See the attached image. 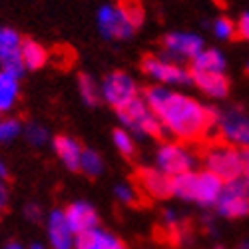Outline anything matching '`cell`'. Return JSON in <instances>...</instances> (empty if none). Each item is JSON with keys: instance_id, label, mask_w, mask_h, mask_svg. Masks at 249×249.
Here are the masks:
<instances>
[{"instance_id": "cell-16", "label": "cell", "mask_w": 249, "mask_h": 249, "mask_svg": "<svg viewBox=\"0 0 249 249\" xmlns=\"http://www.w3.org/2000/svg\"><path fill=\"white\" fill-rule=\"evenodd\" d=\"M74 249H126V245L116 235H112L110 231L96 227V230H92L84 235H78Z\"/></svg>"}, {"instance_id": "cell-3", "label": "cell", "mask_w": 249, "mask_h": 249, "mask_svg": "<svg viewBox=\"0 0 249 249\" xmlns=\"http://www.w3.org/2000/svg\"><path fill=\"white\" fill-rule=\"evenodd\" d=\"M203 163L207 172L219 178L223 183L241 178V170H243L241 150L235 146H230L225 142H217L207 146L203 152Z\"/></svg>"}, {"instance_id": "cell-31", "label": "cell", "mask_w": 249, "mask_h": 249, "mask_svg": "<svg viewBox=\"0 0 249 249\" xmlns=\"http://www.w3.org/2000/svg\"><path fill=\"white\" fill-rule=\"evenodd\" d=\"M24 215L28 221H38L42 217V210H40V205H36V203H28L24 207Z\"/></svg>"}, {"instance_id": "cell-24", "label": "cell", "mask_w": 249, "mask_h": 249, "mask_svg": "<svg viewBox=\"0 0 249 249\" xmlns=\"http://www.w3.org/2000/svg\"><path fill=\"white\" fill-rule=\"evenodd\" d=\"M80 172H84L90 178H98L104 172V160L98 152L84 148L82 150V158H80Z\"/></svg>"}, {"instance_id": "cell-23", "label": "cell", "mask_w": 249, "mask_h": 249, "mask_svg": "<svg viewBox=\"0 0 249 249\" xmlns=\"http://www.w3.org/2000/svg\"><path fill=\"white\" fill-rule=\"evenodd\" d=\"M120 8V12L124 14V18L130 22V26L136 30L143 24V18H146V12H143L142 0H120L116 4Z\"/></svg>"}, {"instance_id": "cell-14", "label": "cell", "mask_w": 249, "mask_h": 249, "mask_svg": "<svg viewBox=\"0 0 249 249\" xmlns=\"http://www.w3.org/2000/svg\"><path fill=\"white\" fill-rule=\"evenodd\" d=\"M46 231H48V241H50L52 249H74L76 235L72 233L70 225L66 221V215L62 210H54L52 213H48Z\"/></svg>"}, {"instance_id": "cell-17", "label": "cell", "mask_w": 249, "mask_h": 249, "mask_svg": "<svg viewBox=\"0 0 249 249\" xmlns=\"http://www.w3.org/2000/svg\"><path fill=\"white\" fill-rule=\"evenodd\" d=\"M52 146H54V152L60 158V161L64 163L68 170H72V172L80 170V158H82V150H84V148H82L74 138H70V136H56L52 140Z\"/></svg>"}, {"instance_id": "cell-21", "label": "cell", "mask_w": 249, "mask_h": 249, "mask_svg": "<svg viewBox=\"0 0 249 249\" xmlns=\"http://www.w3.org/2000/svg\"><path fill=\"white\" fill-rule=\"evenodd\" d=\"M20 44L22 38L12 28H0V64L8 58H14L20 54Z\"/></svg>"}, {"instance_id": "cell-19", "label": "cell", "mask_w": 249, "mask_h": 249, "mask_svg": "<svg viewBox=\"0 0 249 249\" xmlns=\"http://www.w3.org/2000/svg\"><path fill=\"white\" fill-rule=\"evenodd\" d=\"M20 58H22V64L26 70H38L46 64L48 50L40 42H36V40H22V44H20Z\"/></svg>"}, {"instance_id": "cell-10", "label": "cell", "mask_w": 249, "mask_h": 249, "mask_svg": "<svg viewBox=\"0 0 249 249\" xmlns=\"http://www.w3.org/2000/svg\"><path fill=\"white\" fill-rule=\"evenodd\" d=\"M203 40L194 32H172L163 38L161 58L179 64L181 60H194L203 50Z\"/></svg>"}, {"instance_id": "cell-28", "label": "cell", "mask_w": 249, "mask_h": 249, "mask_svg": "<svg viewBox=\"0 0 249 249\" xmlns=\"http://www.w3.org/2000/svg\"><path fill=\"white\" fill-rule=\"evenodd\" d=\"M212 30H213L215 38H219V40H231L235 36V24L231 22L230 18H223V16L215 20Z\"/></svg>"}, {"instance_id": "cell-37", "label": "cell", "mask_w": 249, "mask_h": 249, "mask_svg": "<svg viewBox=\"0 0 249 249\" xmlns=\"http://www.w3.org/2000/svg\"><path fill=\"white\" fill-rule=\"evenodd\" d=\"M239 249H249V241H245V243H241V247Z\"/></svg>"}, {"instance_id": "cell-12", "label": "cell", "mask_w": 249, "mask_h": 249, "mask_svg": "<svg viewBox=\"0 0 249 249\" xmlns=\"http://www.w3.org/2000/svg\"><path fill=\"white\" fill-rule=\"evenodd\" d=\"M66 221L70 225L72 233L78 235H84L92 230H96L100 219H98V212L94 210V205H90L88 201H74L68 205V210L64 212Z\"/></svg>"}, {"instance_id": "cell-8", "label": "cell", "mask_w": 249, "mask_h": 249, "mask_svg": "<svg viewBox=\"0 0 249 249\" xmlns=\"http://www.w3.org/2000/svg\"><path fill=\"white\" fill-rule=\"evenodd\" d=\"M194 165H196V156L183 143L178 142L161 143L156 152V168L170 178L194 172Z\"/></svg>"}, {"instance_id": "cell-4", "label": "cell", "mask_w": 249, "mask_h": 249, "mask_svg": "<svg viewBox=\"0 0 249 249\" xmlns=\"http://www.w3.org/2000/svg\"><path fill=\"white\" fill-rule=\"evenodd\" d=\"M118 112V118L122 122L124 130H128L132 136H150V138H161L163 136V126L160 124V120L156 118V114L150 110V106L143 98H136L134 102H130L128 106H124Z\"/></svg>"}, {"instance_id": "cell-39", "label": "cell", "mask_w": 249, "mask_h": 249, "mask_svg": "<svg viewBox=\"0 0 249 249\" xmlns=\"http://www.w3.org/2000/svg\"><path fill=\"white\" fill-rule=\"evenodd\" d=\"M215 249H221V247H215Z\"/></svg>"}, {"instance_id": "cell-34", "label": "cell", "mask_w": 249, "mask_h": 249, "mask_svg": "<svg viewBox=\"0 0 249 249\" xmlns=\"http://www.w3.org/2000/svg\"><path fill=\"white\" fill-rule=\"evenodd\" d=\"M6 176H8V170H6V165H4V161L0 160V179H6Z\"/></svg>"}, {"instance_id": "cell-1", "label": "cell", "mask_w": 249, "mask_h": 249, "mask_svg": "<svg viewBox=\"0 0 249 249\" xmlns=\"http://www.w3.org/2000/svg\"><path fill=\"white\" fill-rule=\"evenodd\" d=\"M143 102L156 114L165 132L183 142L203 138L215 128L217 110H212L190 96L178 94L165 86H152L143 94Z\"/></svg>"}, {"instance_id": "cell-32", "label": "cell", "mask_w": 249, "mask_h": 249, "mask_svg": "<svg viewBox=\"0 0 249 249\" xmlns=\"http://www.w3.org/2000/svg\"><path fill=\"white\" fill-rule=\"evenodd\" d=\"M241 161H243V170H241V178L249 183V150L241 152Z\"/></svg>"}, {"instance_id": "cell-7", "label": "cell", "mask_w": 249, "mask_h": 249, "mask_svg": "<svg viewBox=\"0 0 249 249\" xmlns=\"http://www.w3.org/2000/svg\"><path fill=\"white\" fill-rule=\"evenodd\" d=\"M142 72L160 86H188L192 84V74L181 64L170 62L161 56H146L142 60Z\"/></svg>"}, {"instance_id": "cell-11", "label": "cell", "mask_w": 249, "mask_h": 249, "mask_svg": "<svg viewBox=\"0 0 249 249\" xmlns=\"http://www.w3.org/2000/svg\"><path fill=\"white\" fill-rule=\"evenodd\" d=\"M98 30L108 40H126L136 32L128 20L124 18L120 8L112 4H106L98 10Z\"/></svg>"}, {"instance_id": "cell-9", "label": "cell", "mask_w": 249, "mask_h": 249, "mask_svg": "<svg viewBox=\"0 0 249 249\" xmlns=\"http://www.w3.org/2000/svg\"><path fill=\"white\" fill-rule=\"evenodd\" d=\"M100 96L116 110L128 106L130 102L140 98L136 80L126 72H112L104 78L102 86H100Z\"/></svg>"}, {"instance_id": "cell-2", "label": "cell", "mask_w": 249, "mask_h": 249, "mask_svg": "<svg viewBox=\"0 0 249 249\" xmlns=\"http://www.w3.org/2000/svg\"><path fill=\"white\" fill-rule=\"evenodd\" d=\"M223 181L210 172H188L172 178V196L203 207L215 205Z\"/></svg>"}, {"instance_id": "cell-36", "label": "cell", "mask_w": 249, "mask_h": 249, "mask_svg": "<svg viewBox=\"0 0 249 249\" xmlns=\"http://www.w3.org/2000/svg\"><path fill=\"white\" fill-rule=\"evenodd\" d=\"M26 249H46L44 245H40V243H32L30 247H26Z\"/></svg>"}, {"instance_id": "cell-25", "label": "cell", "mask_w": 249, "mask_h": 249, "mask_svg": "<svg viewBox=\"0 0 249 249\" xmlns=\"http://www.w3.org/2000/svg\"><path fill=\"white\" fill-rule=\"evenodd\" d=\"M114 146L116 150L122 154V156H126V158H132L136 154V142H134V136L128 132V130H124V128H118L114 130Z\"/></svg>"}, {"instance_id": "cell-27", "label": "cell", "mask_w": 249, "mask_h": 249, "mask_svg": "<svg viewBox=\"0 0 249 249\" xmlns=\"http://www.w3.org/2000/svg\"><path fill=\"white\" fill-rule=\"evenodd\" d=\"M20 132H22V126H20L18 120H14V118H0V143L18 138Z\"/></svg>"}, {"instance_id": "cell-13", "label": "cell", "mask_w": 249, "mask_h": 249, "mask_svg": "<svg viewBox=\"0 0 249 249\" xmlns=\"http://www.w3.org/2000/svg\"><path fill=\"white\" fill-rule=\"evenodd\" d=\"M140 188L154 199H163L172 196V178L158 168H140L136 174Z\"/></svg>"}, {"instance_id": "cell-35", "label": "cell", "mask_w": 249, "mask_h": 249, "mask_svg": "<svg viewBox=\"0 0 249 249\" xmlns=\"http://www.w3.org/2000/svg\"><path fill=\"white\" fill-rule=\"evenodd\" d=\"M4 249H26V247H22L20 243H14V241H12V243H8V245H6Z\"/></svg>"}, {"instance_id": "cell-18", "label": "cell", "mask_w": 249, "mask_h": 249, "mask_svg": "<svg viewBox=\"0 0 249 249\" xmlns=\"http://www.w3.org/2000/svg\"><path fill=\"white\" fill-rule=\"evenodd\" d=\"M227 62L223 54L217 48H203L194 60H192V72H212V74H223Z\"/></svg>"}, {"instance_id": "cell-29", "label": "cell", "mask_w": 249, "mask_h": 249, "mask_svg": "<svg viewBox=\"0 0 249 249\" xmlns=\"http://www.w3.org/2000/svg\"><path fill=\"white\" fill-rule=\"evenodd\" d=\"M114 196L118 201L126 203V205H136L138 203V192L128 183H118L114 188Z\"/></svg>"}, {"instance_id": "cell-20", "label": "cell", "mask_w": 249, "mask_h": 249, "mask_svg": "<svg viewBox=\"0 0 249 249\" xmlns=\"http://www.w3.org/2000/svg\"><path fill=\"white\" fill-rule=\"evenodd\" d=\"M20 94V86H18V78L0 72V114L8 112Z\"/></svg>"}, {"instance_id": "cell-38", "label": "cell", "mask_w": 249, "mask_h": 249, "mask_svg": "<svg viewBox=\"0 0 249 249\" xmlns=\"http://www.w3.org/2000/svg\"><path fill=\"white\" fill-rule=\"evenodd\" d=\"M245 72L249 74V62H247V64H245Z\"/></svg>"}, {"instance_id": "cell-30", "label": "cell", "mask_w": 249, "mask_h": 249, "mask_svg": "<svg viewBox=\"0 0 249 249\" xmlns=\"http://www.w3.org/2000/svg\"><path fill=\"white\" fill-rule=\"evenodd\" d=\"M235 34H239L243 40L249 42V12H243L239 16V22L235 24Z\"/></svg>"}, {"instance_id": "cell-15", "label": "cell", "mask_w": 249, "mask_h": 249, "mask_svg": "<svg viewBox=\"0 0 249 249\" xmlns=\"http://www.w3.org/2000/svg\"><path fill=\"white\" fill-rule=\"evenodd\" d=\"M192 84H196L205 96L213 100H221L230 94V80L225 74H212V72H192Z\"/></svg>"}, {"instance_id": "cell-5", "label": "cell", "mask_w": 249, "mask_h": 249, "mask_svg": "<svg viewBox=\"0 0 249 249\" xmlns=\"http://www.w3.org/2000/svg\"><path fill=\"white\" fill-rule=\"evenodd\" d=\"M215 128L219 130L225 143L249 150V110L231 106L223 112H217Z\"/></svg>"}, {"instance_id": "cell-33", "label": "cell", "mask_w": 249, "mask_h": 249, "mask_svg": "<svg viewBox=\"0 0 249 249\" xmlns=\"http://www.w3.org/2000/svg\"><path fill=\"white\" fill-rule=\"evenodd\" d=\"M8 203V188H6V183L4 179H0V210Z\"/></svg>"}, {"instance_id": "cell-22", "label": "cell", "mask_w": 249, "mask_h": 249, "mask_svg": "<svg viewBox=\"0 0 249 249\" xmlns=\"http://www.w3.org/2000/svg\"><path fill=\"white\" fill-rule=\"evenodd\" d=\"M78 94L86 106H96L100 102V84L90 74H80L78 76Z\"/></svg>"}, {"instance_id": "cell-6", "label": "cell", "mask_w": 249, "mask_h": 249, "mask_svg": "<svg viewBox=\"0 0 249 249\" xmlns=\"http://www.w3.org/2000/svg\"><path fill=\"white\" fill-rule=\"evenodd\" d=\"M215 210L221 217L237 219L249 213V183L243 178L225 181L215 201Z\"/></svg>"}, {"instance_id": "cell-26", "label": "cell", "mask_w": 249, "mask_h": 249, "mask_svg": "<svg viewBox=\"0 0 249 249\" xmlns=\"http://www.w3.org/2000/svg\"><path fill=\"white\" fill-rule=\"evenodd\" d=\"M24 136L32 146H44V143H48V140H50L48 130L44 126H40V124H34V122L24 128Z\"/></svg>"}]
</instances>
